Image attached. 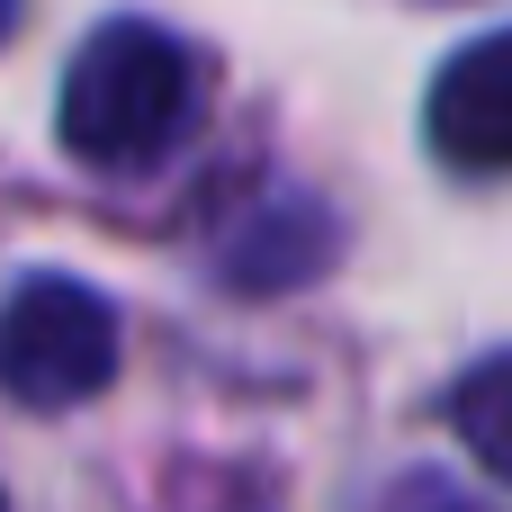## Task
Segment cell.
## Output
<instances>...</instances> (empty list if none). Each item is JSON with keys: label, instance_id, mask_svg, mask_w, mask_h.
<instances>
[{"label": "cell", "instance_id": "cell-2", "mask_svg": "<svg viewBox=\"0 0 512 512\" xmlns=\"http://www.w3.org/2000/svg\"><path fill=\"white\" fill-rule=\"evenodd\" d=\"M117 378V306L72 279V270H36L0 297V396H18L27 414H72Z\"/></svg>", "mask_w": 512, "mask_h": 512}, {"label": "cell", "instance_id": "cell-5", "mask_svg": "<svg viewBox=\"0 0 512 512\" xmlns=\"http://www.w3.org/2000/svg\"><path fill=\"white\" fill-rule=\"evenodd\" d=\"M9 27H18V0H0V36H9Z\"/></svg>", "mask_w": 512, "mask_h": 512}, {"label": "cell", "instance_id": "cell-4", "mask_svg": "<svg viewBox=\"0 0 512 512\" xmlns=\"http://www.w3.org/2000/svg\"><path fill=\"white\" fill-rule=\"evenodd\" d=\"M450 432L468 441V459H477L486 477L512 486V351L477 360V369L450 387Z\"/></svg>", "mask_w": 512, "mask_h": 512}, {"label": "cell", "instance_id": "cell-3", "mask_svg": "<svg viewBox=\"0 0 512 512\" xmlns=\"http://www.w3.org/2000/svg\"><path fill=\"white\" fill-rule=\"evenodd\" d=\"M423 135L450 171H512V27L459 45L441 72H432V99H423Z\"/></svg>", "mask_w": 512, "mask_h": 512}, {"label": "cell", "instance_id": "cell-1", "mask_svg": "<svg viewBox=\"0 0 512 512\" xmlns=\"http://www.w3.org/2000/svg\"><path fill=\"white\" fill-rule=\"evenodd\" d=\"M198 54L153 27V18H108L81 36V54L63 63V99H54V126H63V153L90 162V171H144L162 162L189 126H198Z\"/></svg>", "mask_w": 512, "mask_h": 512}]
</instances>
